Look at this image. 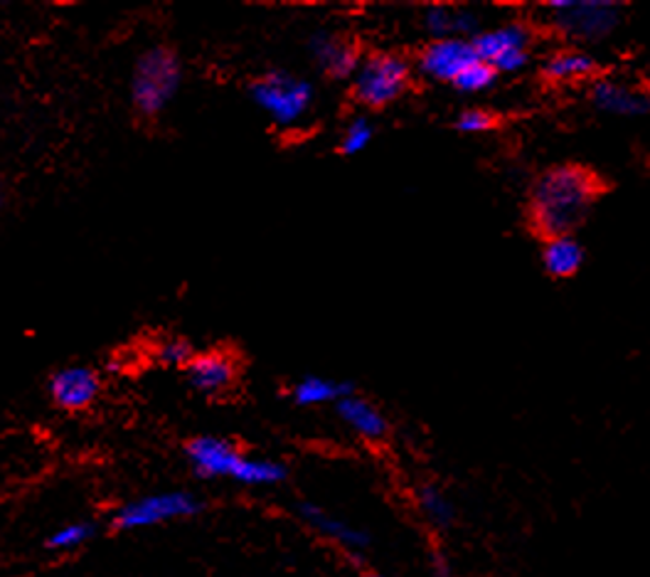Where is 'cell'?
Listing matches in <instances>:
<instances>
[{
  "mask_svg": "<svg viewBox=\"0 0 650 577\" xmlns=\"http://www.w3.org/2000/svg\"><path fill=\"white\" fill-rule=\"evenodd\" d=\"M431 575L433 577H459L456 570H453L451 560L441 551L431 553Z\"/></svg>",
  "mask_w": 650,
  "mask_h": 577,
  "instance_id": "26",
  "label": "cell"
},
{
  "mask_svg": "<svg viewBox=\"0 0 650 577\" xmlns=\"http://www.w3.org/2000/svg\"><path fill=\"white\" fill-rule=\"evenodd\" d=\"M596 72V59L582 50L566 47L544 59L542 75L550 81H580Z\"/></svg>",
  "mask_w": 650,
  "mask_h": 577,
  "instance_id": "19",
  "label": "cell"
},
{
  "mask_svg": "<svg viewBox=\"0 0 650 577\" xmlns=\"http://www.w3.org/2000/svg\"><path fill=\"white\" fill-rule=\"evenodd\" d=\"M421 25H425L431 40L441 37H463L473 40L481 33L478 15L471 8H453V6H427L421 13Z\"/></svg>",
  "mask_w": 650,
  "mask_h": 577,
  "instance_id": "16",
  "label": "cell"
},
{
  "mask_svg": "<svg viewBox=\"0 0 650 577\" xmlns=\"http://www.w3.org/2000/svg\"><path fill=\"white\" fill-rule=\"evenodd\" d=\"M185 378L200 395L217 398L234 385L236 360L227 350H202L185 368Z\"/></svg>",
  "mask_w": 650,
  "mask_h": 577,
  "instance_id": "11",
  "label": "cell"
},
{
  "mask_svg": "<svg viewBox=\"0 0 650 577\" xmlns=\"http://www.w3.org/2000/svg\"><path fill=\"white\" fill-rule=\"evenodd\" d=\"M192 471L202 479H232L242 487H278L288 477L284 461L250 457L230 439L200 435L185 445Z\"/></svg>",
  "mask_w": 650,
  "mask_h": 577,
  "instance_id": "2",
  "label": "cell"
},
{
  "mask_svg": "<svg viewBox=\"0 0 650 577\" xmlns=\"http://www.w3.org/2000/svg\"><path fill=\"white\" fill-rule=\"evenodd\" d=\"M590 99L598 111H604V115H612V117L636 119V117L650 115V97L646 91L628 87L624 81H616V79L594 81Z\"/></svg>",
  "mask_w": 650,
  "mask_h": 577,
  "instance_id": "14",
  "label": "cell"
},
{
  "mask_svg": "<svg viewBox=\"0 0 650 577\" xmlns=\"http://www.w3.org/2000/svg\"><path fill=\"white\" fill-rule=\"evenodd\" d=\"M202 511V501L190 491H161L148 497L133 499L113 513L111 525L117 531H143L156 529L168 521L190 519Z\"/></svg>",
  "mask_w": 650,
  "mask_h": 577,
  "instance_id": "7",
  "label": "cell"
},
{
  "mask_svg": "<svg viewBox=\"0 0 650 577\" xmlns=\"http://www.w3.org/2000/svg\"><path fill=\"white\" fill-rule=\"evenodd\" d=\"M417 509L425 521L437 531H447L456 521V507L449 499V493L437 483H425L417 491Z\"/></svg>",
  "mask_w": 650,
  "mask_h": 577,
  "instance_id": "20",
  "label": "cell"
},
{
  "mask_svg": "<svg viewBox=\"0 0 650 577\" xmlns=\"http://www.w3.org/2000/svg\"><path fill=\"white\" fill-rule=\"evenodd\" d=\"M365 577H387V575H382V573H367Z\"/></svg>",
  "mask_w": 650,
  "mask_h": 577,
  "instance_id": "27",
  "label": "cell"
},
{
  "mask_svg": "<svg viewBox=\"0 0 650 577\" xmlns=\"http://www.w3.org/2000/svg\"><path fill=\"white\" fill-rule=\"evenodd\" d=\"M604 190L598 175L584 166H557L544 171L530 190V225L544 240L574 235Z\"/></svg>",
  "mask_w": 650,
  "mask_h": 577,
  "instance_id": "1",
  "label": "cell"
},
{
  "mask_svg": "<svg viewBox=\"0 0 650 577\" xmlns=\"http://www.w3.org/2000/svg\"><path fill=\"white\" fill-rule=\"evenodd\" d=\"M335 412L338 417L343 420V425L350 432H355L360 439L382 442L387 437L389 422L385 417V412H382L375 403H370V400L360 398L357 393L340 400L335 405Z\"/></svg>",
  "mask_w": 650,
  "mask_h": 577,
  "instance_id": "15",
  "label": "cell"
},
{
  "mask_svg": "<svg viewBox=\"0 0 650 577\" xmlns=\"http://www.w3.org/2000/svg\"><path fill=\"white\" fill-rule=\"evenodd\" d=\"M584 264V247L574 235L550 237L542 247V266L554 280H570Z\"/></svg>",
  "mask_w": 650,
  "mask_h": 577,
  "instance_id": "17",
  "label": "cell"
},
{
  "mask_svg": "<svg viewBox=\"0 0 650 577\" xmlns=\"http://www.w3.org/2000/svg\"><path fill=\"white\" fill-rule=\"evenodd\" d=\"M409 77L411 65L405 57L395 53H373L360 62L355 77L350 79V91L357 105L382 109L405 95Z\"/></svg>",
  "mask_w": 650,
  "mask_h": 577,
  "instance_id": "6",
  "label": "cell"
},
{
  "mask_svg": "<svg viewBox=\"0 0 650 577\" xmlns=\"http://www.w3.org/2000/svg\"><path fill=\"white\" fill-rule=\"evenodd\" d=\"M183 85L180 57L170 47H151L131 75V105L143 119L161 117Z\"/></svg>",
  "mask_w": 650,
  "mask_h": 577,
  "instance_id": "3",
  "label": "cell"
},
{
  "mask_svg": "<svg viewBox=\"0 0 650 577\" xmlns=\"http://www.w3.org/2000/svg\"><path fill=\"white\" fill-rule=\"evenodd\" d=\"M493 127H495V117L491 115V111L481 109V107L461 111L459 119H456V129L461 133H486Z\"/></svg>",
  "mask_w": 650,
  "mask_h": 577,
  "instance_id": "25",
  "label": "cell"
},
{
  "mask_svg": "<svg viewBox=\"0 0 650 577\" xmlns=\"http://www.w3.org/2000/svg\"><path fill=\"white\" fill-rule=\"evenodd\" d=\"M156 358H158V363L165 368H183L185 370L190 360L195 358V348L188 338L173 336V338H165V341L158 344Z\"/></svg>",
  "mask_w": 650,
  "mask_h": 577,
  "instance_id": "24",
  "label": "cell"
},
{
  "mask_svg": "<svg viewBox=\"0 0 650 577\" xmlns=\"http://www.w3.org/2000/svg\"><path fill=\"white\" fill-rule=\"evenodd\" d=\"M473 62H478L473 40L463 37H441L425 45L417 59V72L421 77L441 85H453Z\"/></svg>",
  "mask_w": 650,
  "mask_h": 577,
  "instance_id": "9",
  "label": "cell"
},
{
  "mask_svg": "<svg viewBox=\"0 0 650 577\" xmlns=\"http://www.w3.org/2000/svg\"><path fill=\"white\" fill-rule=\"evenodd\" d=\"M353 393L355 390L350 383H340V380L323 375H304L291 385V400L298 407L338 405L340 400Z\"/></svg>",
  "mask_w": 650,
  "mask_h": 577,
  "instance_id": "18",
  "label": "cell"
},
{
  "mask_svg": "<svg viewBox=\"0 0 650 577\" xmlns=\"http://www.w3.org/2000/svg\"><path fill=\"white\" fill-rule=\"evenodd\" d=\"M101 393V378L89 366H67L55 370L47 380V395L53 405L65 412H79L95 405Z\"/></svg>",
  "mask_w": 650,
  "mask_h": 577,
  "instance_id": "10",
  "label": "cell"
},
{
  "mask_svg": "<svg viewBox=\"0 0 650 577\" xmlns=\"http://www.w3.org/2000/svg\"><path fill=\"white\" fill-rule=\"evenodd\" d=\"M308 53L318 62V67L333 79H353L360 62H363L355 43H350V40L338 33H330V30H318L311 35Z\"/></svg>",
  "mask_w": 650,
  "mask_h": 577,
  "instance_id": "13",
  "label": "cell"
},
{
  "mask_svg": "<svg viewBox=\"0 0 650 577\" xmlns=\"http://www.w3.org/2000/svg\"><path fill=\"white\" fill-rule=\"evenodd\" d=\"M298 516H301V521L308 525V529L321 533L323 538L333 541L350 555H363L365 551H370V545H373V535H370L365 529L333 516V513L323 511L311 501L298 503Z\"/></svg>",
  "mask_w": 650,
  "mask_h": 577,
  "instance_id": "12",
  "label": "cell"
},
{
  "mask_svg": "<svg viewBox=\"0 0 650 577\" xmlns=\"http://www.w3.org/2000/svg\"><path fill=\"white\" fill-rule=\"evenodd\" d=\"M250 97L256 109L269 119L274 127H298L313 107L316 89L301 75L286 69H274L256 77L250 85Z\"/></svg>",
  "mask_w": 650,
  "mask_h": 577,
  "instance_id": "4",
  "label": "cell"
},
{
  "mask_svg": "<svg viewBox=\"0 0 650 577\" xmlns=\"http://www.w3.org/2000/svg\"><path fill=\"white\" fill-rule=\"evenodd\" d=\"M557 33L574 43H598L621 23L624 6L616 0H552L547 3Z\"/></svg>",
  "mask_w": 650,
  "mask_h": 577,
  "instance_id": "5",
  "label": "cell"
},
{
  "mask_svg": "<svg viewBox=\"0 0 650 577\" xmlns=\"http://www.w3.org/2000/svg\"><path fill=\"white\" fill-rule=\"evenodd\" d=\"M373 139H375L373 121L363 115H357L345 123L343 133H340L338 151L343 153V156H357V153H363L370 143H373Z\"/></svg>",
  "mask_w": 650,
  "mask_h": 577,
  "instance_id": "22",
  "label": "cell"
},
{
  "mask_svg": "<svg viewBox=\"0 0 650 577\" xmlns=\"http://www.w3.org/2000/svg\"><path fill=\"white\" fill-rule=\"evenodd\" d=\"M495 79H498V72L478 59L453 81V89H459L461 95H481V91H486L495 85Z\"/></svg>",
  "mask_w": 650,
  "mask_h": 577,
  "instance_id": "23",
  "label": "cell"
},
{
  "mask_svg": "<svg viewBox=\"0 0 650 577\" xmlns=\"http://www.w3.org/2000/svg\"><path fill=\"white\" fill-rule=\"evenodd\" d=\"M532 28L520 20L495 25L473 37V47L481 62L491 65L498 75H515L522 72L530 62Z\"/></svg>",
  "mask_w": 650,
  "mask_h": 577,
  "instance_id": "8",
  "label": "cell"
},
{
  "mask_svg": "<svg viewBox=\"0 0 650 577\" xmlns=\"http://www.w3.org/2000/svg\"><path fill=\"white\" fill-rule=\"evenodd\" d=\"M97 529L91 521H75L67 525H59V529L47 538V551L53 553H75L95 538Z\"/></svg>",
  "mask_w": 650,
  "mask_h": 577,
  "instance_id": "21",
  "label": "cell"
}]
</instances>
